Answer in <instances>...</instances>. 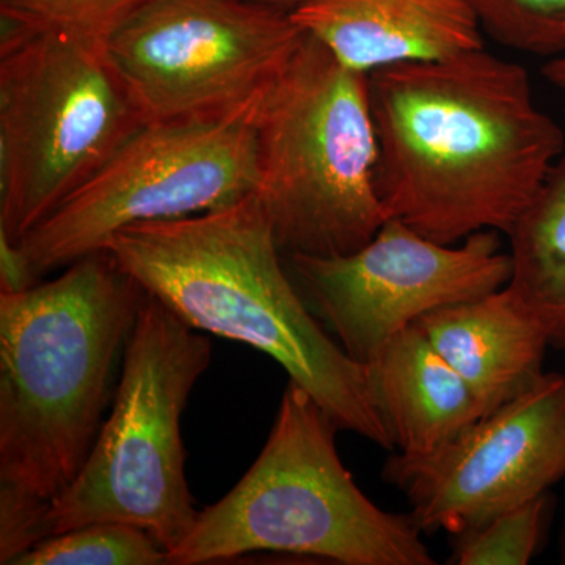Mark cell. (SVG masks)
Listing matches in <instances>:
<instances>
[{
    "label": "cell",
    "mask_w": 565,
    "mask_h": 565,
    "mask_svg": "<svg viewBox=\"0 0 565 565\" xmlns=\"http://www.w3.org/2000/svg\"><path fill=\"white\" fill-rule=\"evenodd\" d=\"M258 143L248 117L143 122L81 188L25 234L0 241L2 289L22 291L102 252L137 223L221 210L258 185Z\"/></svg>",
    "instance_id": "8"
},
{
    "label": "cell",
    "mask_w": 565,
    "mask_h": 565,
    "mask_svg": "<svg viewBox=\"0 0 565 565\" xmlns=\"http://www.w3.org/2000/svg\"><path fill=\"white\" fill-rule=\"evenodd\" d=\"M364 366L374 403L401 455L438 451L487 415L462 375L415 323Z\"/></svg>",
    "instance_id": "14"
},
{
    "label": "cell",
    "mask_w": 565,
    "mask_h": 565,
    "mask_svg": "<svg viewBox=\"0 0 565 565\" xmlns=\"http://www.w3.org/2000/svg\"><path fill=\"white\" fill-rule=\"evenodd\" d=\"M482 31L508 50L542 57L565 52V0H473Z\"/></svg>",
    "instance_id": "17"
},
{
    "label": "cell",
    "mask_w": 565,
    "mask_h": 565,
    "mask_svg": "<svg viewBox=\"0 0 565 565\" xmlns=\"http://www.w3.org/2000/svg\"><path fill=\"white\" fill-rule=\"evenodd\" d=\"M169 553L141 527L93 523L43 539L9 565H161Z\"/></svg>",
    "instance_id": "16"
},
{
    "label": "cell",
    "mask_w": 565,
    "mask_h": 565,
    "mask_svg": "<svg viewBox=\"0 0 565 565\" xmlns=\"http://www.w3.org/2000/svg\"><path fill=\"white\" fill-rule=\"evenodd\" d=\"M559 559H561V563L565 564V525H564V530H563V535H561V541H559Z\"/></svg>",
    "instance_id": "22"
},
{
    "label": "cell",
    "mask_w": 565,
    "mask_h": 565,
    "mask_svg": "<svg viewBox=\"0 0 565 565\" xmlns=\"http://www.w3.org/2000/svg\"><path fill=\"white\" fill-rule=\"evenodd\" d=\"M545 494L508 509L482 525L456 535L452 563L526 565L537 550L545 514Z\"/></svg>",
    "instance_id": "18"
},
{
    "label": "cell",
    "mask_w": 565,
    "mask_h": 565,
    "mask_svg": "<svg viewBox=\"0 0 565 565\" xmlns=\"http://www.w3.org/2000/svg\"><path fill=\"white\" fill-rule=\"evenodd\" d=\"M253 2L275 7V9L292 11L300 2H302V0H253Z\"/></svg>",
    "instance_id": "21"
},
{
    "label": "cell",
    "mask_w": 565,
    "mask_h": 565,
    "mask_svg": "<svg viewBox=\"0 0 565 565\" xmlns=\"http://www.w3.org/2000/svg\"><path fill=\"white\" fill-rule=\"evenodd\" d=\"M104 250L193 329L277 360L338 430L394 449L366 366L334 343L305 303L253 193L221 210L128 226Z\"/></svg>",
    "instance_id": "3"
},
{
    "label": "cell",
    "mask_w": 565,
    "mask_h": 565,
    "mask_svg": "<svg viewBox=\"0 0 565 565\" xmlns=\"http://www.w3.org/2000/svg\"><path fill=\"white\" fill-rule=\"evenodd\" d=\"M210 362V338L145 291L109 418L76 481L44 515L41 541L93 523L141 527L167 553L188 537L199 511L181 416Z\"/></svg>",
    "instance_id": "6"
},
{
    "label": "cell",
    "mask_w": 565,
    "mask_h": 565,
    "mask_svg": "<svg viewBox=\"0 0 565 565\" xmlns=\"http://www.w3.org/2000/svg\"><path fill=\"white\" fill-rule=\"evenodd\" d=\"M151 0H0V17L35 31L73 33L104 41Z\"/></svg>",
    "instance_id": "19"
},
{
    "label": "cell",
    "mask_w": 565,
    "mask_h": 565,
    "mask_svg": "<svg viewBox=\"0 0 565 565\" xmlns=\"http://www.w3.org/2000/svg\"><path fill=\"white\" fill-rule=\"evenodd\" d=\"M288 258L305 303L362 364L424 315L498 291L512 275L497 232L446 245L397 218L349 255Z\"/></svg>",
    "instance_id": "10"
},
{
    "label": "cell",
    "mask_w": 565,
    "mask_h": 565,
    "mask_svg": "<svg viewBox=\"0 0 565 565\" xmlns=\"http://www.w3.org/2000/svg\"><path fill=\"white\" fill-rule=\"evenodd\" d=\"M291 18L363 74L486 47L473 0H302Z\"/></svg>",
    "instance_id": "12"
},
{
    "label": "cell",
    "mask_w": 565,
    "mask_h": 565,
    "mask_svg": "<svg viewBox=\"0 0 565 565\" xmlns=\"http://www.w3.org/2000/svg\"><path fill=\"white\" fill-rule=\"evenodd\" d=\"M367 85L386 214L435 243L508 234L563 154L530 73L486 47L386 66Z\"/></svg>",
    "instance_id": "1"
},
{
    "label": "cell",
    "mask_w": 565,
    "mask_h": 565,
    "mask_svg": "<svg viewBox=\"0 0 565 565\" xmlns=\"http://www.w3.org/2000/svg\"><path fill=\"white\" fill-rule=\"evenodd\" d=\"M259 178L253 193L285 255L343 256L388 221L367 74L311 35L252 114Z\"/></svg>",
    "instance_id": "5"
},
{
    "label": "cell",
    "mask_w": 565,
    "mask_h": 565,
    "mask_svg": "<svg viewBox=\"0 0 565 565\" xmlns=\"http://www.w3.org/2000/svg\"><path fill=\"white\" fill-rule=\"evenodd\" d=\"M564 476L565 375L556 373L542 374L438 451L397 452L384 467L423 533L455 535L542 497Z\"/></svg>",
    "instance_id": "11"
},
{
    "label": "cell",
    "mask_w": 565,
    "mask_h": 565,
    "mask_svg": "<svg viewBox=\"0 0 565 565\" xmlns=\"http://www.w3.org/2000/svg\"><path fill=\"white\" fill-rule=\"evenodd\" d=\"M542 74L546 82L553 85L565 99V54L556 55L552 61L546 62Z\"/></svg>",
    "instance_id": "20"
},
{
    "label": "cell",
    "mask_w": 565,
    "mask_h": 565,
    "mask_svg": "<svg viewBox=\"0 0 565 565\" xmlns=\"http://www.w3.org/2000/svg\"><path fill=\"white\" fill-rule=\"evenodd\" d=\"M305 33L253 0H151L103 41L147 122L252 118Z\"/></svg>",
    "instance_id": "9"
},
{
    "label": "cell",
    "mask_w": 565,
    "mask_h": 565,
    "mask_svg": "<svg viewBox=\"0 0 565 565\" xmlns=\"http://www.w3.org/2000/svg\"><path fill=\"white\" fill-rule=\"evenodd\" d=\"M508 286L565 348V159L557 161L512 228Z\"/></svg>",
    "instance_id": "15"
},
{
    "label": "cell",
    "mask_w": 565,
    "mask_h": 565,
    "mask_svg": "<svg viewBox=\"0 0 565 565\" xmlns=\"http://www.w3.org/2000/svg\"><path fill=\"white\" fill-rule=\"evenodd\" d=\"M0 28V241L18 245L147 121L102 41Z\"/></svg>",
    "instance_id": "7"
},
{
    "label": "cell",
    "mask_w": 565,
    "mask_h": 565,
    "mask_svg": "<svg viewBox=\"0 0 565 565\" xmlns=\"http://www.w3.org/2000/svg\"><path fill=\"white\" fill-rule=\"evenodd\" d=\"M143 297L106 250L0 292V564L39 544L87 462Z\"/></svg>",
    "instance_id": "2"
},
{
    "label": "cell",
    "mask_w": 565,
    "mask_h": 565,
    "mask_svg": "<svg viewBox=\"0 0 565 565\" xmlns=\"http://www.w3.org/2000/svg\"><path fill=\"white\" fill-rule=\"evenodd\" d=\"M337 430L289 381L262 455L232 492L199 512L169 564L282 552L344 565H434L414 516L384 511L353 482Z\"/></svg>",
    "instance_id": "4"
},
{
    "label": "cell",
    "mask_w": 565,
    "mask_h": 565,
    "mask_svg": "<svg viewBox=\"0 0 565 565\" xmlns=\"http://www.w3.org/2000/svg\"><path fill=\"white\" fill-rule=\"evenodd\" d=\"M414 323L462 375L487 415L526 392L544 374L550 334L508 285L478 299L438 308Z\"/></svg>",
    "instance_id": "13"
}]
</instances>
